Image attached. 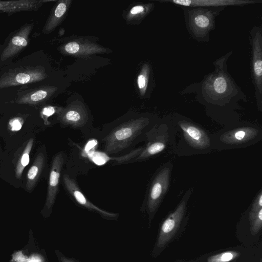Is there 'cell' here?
I'll list each match as a JSON object with an SVG mask.
<instances>
[{
  "label": "cell",
  "instance_id": "4316f807",
  "mask_svg": "<svg viewBox=\"0 0 262 262\" xmlns=\"http://www.w3.org/2000/svg\"><path fill=\"white\" fill-rule=\"evenodd\" d=\"M55 112V109L54 107L49 106L44 107L41 111V116L45 121H47V118L52 115Z\"/></svg>",
  "mask_w": 262,
  "mask_h": 262
},
{
  "label": "cell",
  "instance_id": "8992f818",
  "mask_svg": "<svg viewBox=\"0 0 262 262\" xmlns=\"http://www.w3.org/2000/svg\"><path fill=\"white\" fill-rule=\"evenodd\" d=\"M184 138L192 147L203 149L210 145V140L207 133L195 125L186 121L179 123Z\"/></svg>",
  "mask_w": 262,
  "mask_h": 262
},
{
  "label": "cell",
  "instance_id": "9a60e30c",
  "mask_svg": "<svg viewBox=\"0 0 262 262\" xmlns=\"http://www.w3.org/2000/svg\"><path fill=\"white\" fill-rule=\"evenodd\" d=\"M60 121L62 124L70 125L73 128H80L85 123L86 120L78 111L70 110L62 116Z\"/></svg>",
  "mask_w": 262,
  "mask_h": 262
},
{
  "label": "cell",
  "instance_id": "9c48e42d",
  "mask_svg": "<svg viewBox=\"0 0 262 262\" xmlns=\"http://www.w3.org/2000/svg\"><path fill=\"white\" fill-rule=\"evenodd\" d=\"M261 37L257 33L252 41V71L254 80L259 96L261 95Z\"/></svg>",
  "mask_w": 262,
  "mask_h": 262
},
{
  "label": "cell",
  "instance_id": "52a82bcc",
  "mask_svg": "<svg viewBox=\"0 0 262 262\" xmlns=\"http://www.w3.org/2000/svg\"><path fill=\"white\" fill-rule=\"evenodd\" d=\"M43 78V74L36 70H29L12 73L0 80V88L33 82Z\"/></svg>",
  "mask_w": 262,
  "mask_h": 262
},
{
  "label": "cell",
  "instance_id": "d6986e66",
  "mask_svg": "<svg viewBox=\"0 0 262 262\" xmlns=\"http://www.w3.org/2000/svg\"><path fill=\"white\" fill-rule=\"evenodd\" d=\"M227 87L226 79L222 76L216 77L213 83V91L218 94L224 93Z\"/></svg>",
  "mask_w": 262,
  "mask_h": 262
},
{
  "label": "cell",
  "instance_id": "83f0119b",
  "mask_svg": "<svg viewBox=\"0 0 262 262\" xmlns=\"http://www.w3.org/2000/svg\"><path fill=\"white\" fill-rule=\"evenodd\" d=\"M144 11V8L141 5L133 7L130 10V13L132 15H136L142 13Z\"/></svg>",
  "mask_w": 262,
  "mask_h": 262
},
{
  "label": "cell",
  "instance_id": "cb8c5ba5",
  "mask_svg": "<svg viewBox=\"0 0 262 262\" xmlns=\"http://www.w3.org/2000/svg\"><path fill=\"white\" fill-rule=\"evenodd\" d=\"M91 157L93 158L94 162L98 165L104 164L106 161L107 157L103 153L101 152H92Z\"/></svg>",
  "mask_w": 262,
  "mask_h": 262
},
{
  "label": "cell",
  "instance_id": "5bb4252c",
  "mask_svg": "<svg viewBox=\"0 0 262 262\" xmlns=\"http://www.w3.org/2000/svg\"><path fill=\"white\" fill-rule=\"evenodd\" d=\"M33 138H31L28 140L23 152L20 154L19 159L17 161L15 169V177L18 179L21 178L24 168L29 163L30 154L33 146Z\"/></svg>",
  "mask_w": 262,
  "mask_h": 262
},
{
  "label": "cell",
  "instance_id": "7a4b0ae2",
  "mask_svg": "<svg viewBox=\"0 0 262 262\" xmlns=\"http://www.w3.org/2000/svg\"><path fill=\"white\" fill-rule=\"evenodd\" d=\"M170 170L168 167L162 168L156 175L150 185L147 199V208L150 214L158 207L168 188Z\"/></svg>",
  "mask_w": 262,
  "mask_h": 262
},
{
  "label": "cell",
  "instance_id": "ffe728a7",
  "mask_svg": "<svg viewBox=\"0 0 262 262\" xmlns=\"http://www.w3.org/2000/svg\"><path fill=\"white\" fill-rule=\"evenodd\" d=\"M252 223V231L253 233H257L261 227L262 209H260L256 215L250 219Z\"/></svg>",
  "mask_w": 262,
  "mask_h": 262
},
{
  "label": "cell",
  "instance_id": "7402d4cb",
  "mask_svg": "<svg viewBox=\"0 0 262 262\" xmlns=\"http://www.w3.org/2000/svg\"><path fill=\"white\" fill-rule=\"evenodd\" d=\"M260 209H262V193L261 191L257 195L251 207L249 213L250 219L254 217Z\"/></svg>",
  "mask_w": 262,
  "mask_h": 262
},
{
  "label": "cell",
  "instance_id": "44dd1931",
  "mask_svg": "<svg viewBox=\"0 0 262 262\" xmlns=\"http://www.w3.org/2000/svg\"><path fill=\"white\" fill-rule=\"evenodd\" d=\"M67 5L63 2H61L58 4L54 11V17L48 25L50 26L49 28L54 24L56 19L59 18L63 15L67 10Z\"/></svg>",
  "mask_w": 262,
  "mask_h": 262
},
{
  "label": "cell",
  "instance_id": "f546056e",
  "mask_svg": "<svg viewBox=\"0 0 262 262\" xmlns=\"http://www.w3.org/2000/svg\"><path fill=\"white\" fill-rule=\"evenodd\" d=\"M97 142L95 140L90 141L85 146V150L90 152L91 149L95 146Z\"/></svg>",
  "mask_w": 262,
  "mask_h": 262
},
{
  "label": "cell",
  "instance_id": "8fae6325",
  "mask_svg": "<svg viewBox=\"0 0 262 262\" xmlns=\"http://www.w3.org/2000/svg\"><path fill=\"white\" fill-rule=\"evenodd\" d=\"M170 2L178 5L192 7L238 5L250 3L249 1L232 0H175Z\"/></svg>",
  "mask_w": 262,
  "mask_h": 262
},
{
  "label": "cell",
  "instance_id": "ba28073f",
  "mask_svg": "<svg viewBox=\"0 0 262 262\" xmlns=\"http://www.w3.org/2000/svg\"><path fill=\"white\" fill-rule=\"evenodd\" d=\"M258 133V130L253 127H239L225 133L221 136V140L227 144H240L253 139Z\"/></svg>",
  "mask_w": 262,
  "mask_h": 262
},
{
  "label": "cell",
  "instance_id": "e0dca14e",
  "mask_svg": "<svg viewBox=\"0 0 262 262\" xmlns=\"http://www.w3.org/2000/svg\"><path fill=\"white\" fill-rule=\"evenodd\" d=\"M48 92L43 90H39L31 94L29 96H25L19 100L21 103H33L38 102L44 99L47 96Z\"/></svg>",
  "mask_w": 262,
  "mask_h": 262
},
{
  "label": "cell",
  "instance_id": "3957f363",
  "mask_svg": "<svg viewBox=\"0 0 262 262\" xmlns=\"http://www.w3.org/2000/svg\"><path fill=\"white\" fill-rule=\"evenodd\" d=\"M64 154L59 152L53 159L50 171L47 198L43 211L49 213L54 205L58 190L62 168L64 162Z\"/></svg>",
  "mask_w": 262,
  "mask_h": 262
},
{
  "label": "cell",
  "instance_id": "277c9868",
  "mask_svg": "<svg viewBox=\"0 0 262 262\" xmlns=\"http://www.w3.org/2000/svg\"><path fill=\"white\" fill-rule=\"evenodd\" d=\"M186 205L184 199L176 209L162 223L157 242V247H164L173 237L183 219Z\"/></svg>",
  "mask_w": 262,
  "mask_h": 262
},
{
  "label": "cell",
  "instance_id": "484cf974",
  "mask_svg": "<svg viewBox=\"0 0 262 262\" xmlns=\"http://www.w3.org/2000/svg\"><path fill=\"white\" fill-rule=\"evenodd\" d=\"M80 49L79 44L75 41L70 42L66 44L64 47L66 51L70 54L77 53Z\"/></svg>",
  "mask_w": 262,
  "mask_h": 262
},
{
  "label": "cell",
  "instance_id": "6da1fadb",
  "mask_svg": "<svg viewBox=\"0 0 262 262\" xmlns=\"http://www.w3.org/2000/svg\"><path fill=\"white\" fill-rule=\"evenodd\" d=\"M147 122L146 118H140L115 127L103 138L104 151L114 154L128 148L141 134Z\"/></svg>",
  "mask_w": 262,
  "mask_h": 262
},
{
  "label": "cell",
  "instance_id": "4fadbf2b",
  "mask_svg": "<svg viewBox=\"0 0 262 262\" xmlns=\"http://www.w3.org/2000/svg\"><path fill=\"white\" fill-rule=\"evenodd\" d=\"M190 17L193 28L197 32H205L210 29L212 24V16L207 12L199 10Z\"/></svg>",
  "mask_w": 262,
  "mask_h": 262
},
{
  "label": "cell",
  "instance_id": "603a6c76",
  "mask_svg": "<svg viewBox=\"0 0 262 262\" xmlns=\"http://www.w3.org/2000/svg\"><path fill=\"white\" fill-rule=\"evenodd\" d=\"M148 81L147 74L146 71H143L138 77L137 83L138 88L141 91V93H144L146 90Z\"/></svg>",
  "mask_w": 262,
  "mask_h": 262
},
{
  "label": "cell",
  "instance_id": "d4e9b609",
  "mask_svg": "<svg viewBox=\"0 0 262 262\" xmlns=\"http://www.w3.org/2000/svg\"><path fill=\"white\" fill-rule=\"evenodd\" d=\"M23 121L19 118H15L9 122V126L12 131H18L21 129Z\"/></svg>",
  "mask_w": 262,
  "mask_h": 262
},
{
  "label": "cell",
  "instance_id": "2e32d148",
  "mask_svg": "<svg viewBox=\"0 0 262 262\" xmlns=\"http://www.w3.org/2000/svg\"><path fill=\"white\" fill-rule=\"evenodd\" d=\"M166 147V143L161 140H156L150 143L145 148L142 149L137 160L145 159L157 154L163 150Z\"/></svg>",
  "mask_w": 262,
  "mask_h": 262
},
{
  "label": "cell",
  "instance_id": "5b68a950",
  "mask_svg": "<svg viewBox=\"0 0 262 262\" xmlns=\"http://www.w3.org/2000/svg\"><path fill=\"white\" fill-rule=\"evenodd\" d=\"M63 181L64 187L69 193L81 206L99 214L105 219L113 220L117 219L118 214L103 210L90 202L81 191L75 181L69 175L64 174L63 176Z\"/></svg>",
  "mask_w": 262,
  "mask_h": 262
},
{
  "label": "cell",
  "instance_id": "f1b7e54d",
  "mask_svg": "<svg viewBox=\"0 0 262 262\" xmlns=\"http://www.w3.org/2000/svg\"><path fill=\"white\" fill-rule=\"evenodd\" d=\"M60 262H76L74 259L66 257L62 254H57Z\"/></svg>",
  "mask_w": 262,
  "mask_h": 262
},
{
  "label": "cell",
  "instance_id": "7c38bea8",
  "mask_svg": "<svg viewBox=\"0 0 262 262\" xmlns=\"http://www.w3.org/2000/svg\"><path fill=\"white\" fill-rule=\"evenodd\" d=\"M45 156L42 152L39 153L28 171L26 181V188L28 191L32 190L42 173L45 164Z\"/></svg>",
  "mask_w": 262,
  "mask_h": 262
},
{
  "label": "cell",
  "instance_id": "30bf717a",
  "mask_svg": "<svg viewBox=\"0 0 262 262\" xmlns=\"http://www.w3.org/2000/svg\"><path fill=\"white\" fill-rule=\"evenodd\" d=\"M31 30V26L25 27L11 38L2 53V60H5L14 55L27 46L28 36Z\"/></svg>",
  "mask_w": 262,
  "mask_h": 262
},
{
  "label": "cell",
  "instance_id": "ac0fdd59",
  "mask_svg": "<svg viewBox=\"0 0 262 262\" xmlns=\"http://www.w3.org/2000/svg\"><path fill=\"white\" fill-rule=\"evenodd\" d=\"M237 253L234 251H226L211 256L208 262H229L235 258Z\"/></svg>",
  "mask_w": 262,
  "mask_h": 262
}]
</instances>
